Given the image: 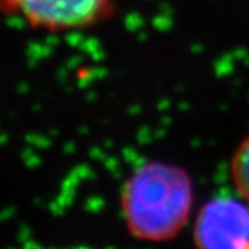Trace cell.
Returning <instances> with one entry per match:
<instances>
[{
  "mask_svg": "<svg viewBox=\"0 0 249 249\" xmlns=\"http://www.w3.org/2000/svg\"><path fill=\"white\" fill-rule=\"evenodd\" d=\"M116 12V0H0L3 17L48 33L92 29L113 20Z\"/></svg>",
  "mask_w": 249,
  "mask_h": 249,
  "instance_id": "obj_2",
  "label": "cell"
},
{
  "mask_svg": "<svg viewBox=\"0 0 249 249\" xmlns=\"http://www.w3.org/2000/svg\"><path fill=\"white\" fill-rule=\"evenodd\" d=\"M230 180L239 197L249 204V134L242 138L230 159Z\"/></svg>",
  "mask_w": 249,
  "mask_h": 249,
  "instance_id": "obj_4",
  "label": "cell"
},
{
  "mask_svg": "<svg viewBox=\"0 0 249 249\" xmlns=\"http://www.w3.org/2000/svg\"><path fill=\"white\" fill-rule=\"evenodd\" d=\"M119 203L124 228L132 239L165 243L174 240L191 221L194 180L177 164L146 161L123 182Z\"/></svg>",
  "mask_w": 249,
  "mask_h": 249,
  "instance_id": "obj_1",
  "label": "cell"
},
{
  "mask_svg": "<svg viewBox=\"0 0 249 249\" xmlns=\"http://www.w3.org/2000/svg\"><path fill=\"white\" fill-rule=\"evenodd\" d=\"M195 249H249V204L240 197H213L194 218Z\"/></svg>",
  "mask_w": 249,
  "mask_h": 249,
  "instance_id": "obj_3",
  "label": "cell"
}]
</instances>
